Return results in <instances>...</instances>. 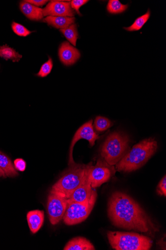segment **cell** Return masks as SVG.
<instances>
[{
  "mask_svg": "<svg viewBox=\"0 0 166 250\" xmlns=\"http://www.w3.org/2000/svg\"><path fill=\"white\" fill-rule=\"evenodd\" d=\"M68 206L67 199L51 191L47 202V211L51 224H57L65 214Z\"/></svg>",
  "mask_w": 166,
  "mask_h": 250,
  "instance_id": "obj_8",
  "label": "cell"
},
{
  "mask_svg": "<svg viewBox=\"0 0 166 250\" xmlns=\"http://www.w3.org/2000/svg\"><path fill=\"white\" fill-rule=\"evenodd\" d=\"M0 168L7 177H14L18 175L10 159L1 151H0Z\"/></svg>",
  "mask_w": 166,
  "mask_h": 250,
  "instance_id": "obj_17",
  "label": "cell"
},
{
  "mask_svg": "<svg viewBox=\"0 0 166 250\" xmlns=\"http://www.w3.org/2000/svg\"><path fill=\"white\" fill-rule=\"evenodd\" d=\"M130 140L128 136L120 131L109 135L102 145L100 153L104 161L113 166L119 162L129 150Z\"/></svg>",
  "mask_w": 166,
  "mask_h": 250,
  "instance_id": "obj_4",
  "label": "cell"
},
{
  "mask_svg": "<svg viewBox=\"0 0 166 250\" xmlns=\"http://www.w3.org/2000/svg\"><path fill=\"white\" fill-rule=\"evenodd\" d=\"M157 142L153 139H146L129 149L115 166L118 171L132 172L145 166L155 153Z\"/></svg>",
  "mask_w": 166,
  "mask_h": 250,
  "instance_id": "obj_2",
  "label": "cell"
},
{
  "mask_svg": "<svg viewBox=\"0 0 166 250\" xmlns=\"http://www.w3.org/2000/svg\"><path fill=\"white\" fill-rule=\"evenodd\" d=\"M150 16V11L148 10L145 15L136 19L131 26L128 28H124V29L130 32L138 31L143 27L149 19Z\"/></svg>",
  "mask_w": 166,
  "mask_h": 250,
  "instance_id": "obj_20",
  "label": "cell"
},
{
  "mask_svg": "<svg viewBox=\"0 0 166 250\" xmlns=\"http://www.w3.org/2000/svg\"><path fill=\"white\" fill-rule=\"evenodd\" d=\"M19 7L22 13L31 20L39 21L43 17L42 9L35 6L26 1L20 2Z\"/></svg>",
  "mask_w": 166,
  "mask_h": 250,
  "instance_id": "obj_16",
  "label": "cell"
},
{
  "mask_svg": "<svg viewBox=\"0 0 166 250\" xmlns=\"http://www.w3.org/2000/svg\"><path fill=\"white\" fill-rule=\"evenodd\" d=\"M60 31L69 42L74 46H76L77 41L79 38L77 27L76 24L71 25L65 29L60 30Z\"/></svg>",
  "mask_w": 166,
  "mask_h": 250,
  "instance_id": "obj_19",
  "label": "cell"
},
{
  "mask_svg": "<svg viewBox=\"0 0 166 250\" xmlns=\"http://www.w3.org/2000/svg\"><path fill=\"white\" fill-rule=\"evenodd\" d=\"M112 126L111 121L105 117L98 116L94 122V127L99 132L105 131Z\"/></svg>",
  "mask_w": 166,
  "mask_h": 250,
  "instance_id": "obj_22",
  "label": "cell"
},
{
  "mask_svg": "<svg viewBox=\"0 0 166 250\" xmlns=\"http://www.w3.org/2000/svg\"><path fill=\"white\" fill-rule=\"evenodd\" d=\"M59 57L61 62L65 65L74 64L80 58V52L68 42L61 43L59 49Z\"/></svg>",
  "mask_w": 166,
  "mask_h": 250,
  "instance_id": "obj_12",
  "label": "cell"
},
{
  "mask_svg": "<svg viewBox=\"0 0 166 250\" xmlns=\"http://www.w3.org/2000/svg\"><path fill=\"white\" fill-rule=\"evenodd\" d=\"M27 221L30 229L32 233H37L43 225L44 213L42 210H35L27 214Z\"/></svg>",
  "mask_w": 166,
  "mask_h": 250,
  "instance_id": "obj_13",
  "label": "cell"
},
{
  "mask_svg": "<svg viewBox=\"0 0 166 250\" xmlns=\"http://www.w3.org/2000/svg\"><path fill=\"white\" fill-rule=\"evenodd\" d=\"M26 1L37 7H42L46 3L48 2V1H46V0H28V1Z\"/></svg>",
  "mask_w": 166,
  "mask_h": 250,
  "instance_id": "obj_28",
  "label": "cell"
},
{
  "mask_svg": "<svg viewBox=\"0 0 166 250\" xmlns=\"http://www.w3.org/2000/svg\"><path fill=\"white\" fill-rule=\"evenodd\" d=\"M43 21L49 26L61 30L74 24L75 18L74 17L47 16L44 19Z\"/></svg>",
  "mask_w": 166,
  "mask_h": 250,
  "instance_id": "obj_14",
  "label": "cell"
},
{
  "mask_svg": "<svg viewBox=\"0 0 166 250\" xmlns=\"http://www.w3.org/2000/svg\"><path fill=\"white\" fill-rule=\"evenodd\" d=\"M97 193L85 203H68V206L63 217V222L68 226L82 223L86 220L91 213L95 204Z\"/></svg>",
  "mask_w": 166,
  "mask_h": 250,
  "instance_id": "obj_6",
  "label": "cell"
},
{
  "mask_svg": "<svg viewBox=\"0 0 166 250\" xmlns=\"http://www.w3.org/2000/svg\"><path fill=\"white\" fill-rule=\"evenodd\" d=\"M43 17H74V11L71 8L70 2L52 1L42 9Z\"/></svg>",
  "mask_w": 166,
  "mask_h": 250,
  "instance_id": "obj_10",
  "label": "cell"
},
{
  "mask_svg": "<svg viewBox=\"0 0 166 250\" xmlns=\"http://www.w3.org/2000/svg\"><path fill=\"white\" fill-rule=\"evenodd\" d=\"M6 177L7 176L5 172L1 168H0V177L6 178Z\"/></svg>",
  "mask_w": 166,
  "mask_h": 250,
  "instance_id": "obj_29",
  "label": "cell"
},
{
  "mask_svg": "<svg viewBox=\"0 0 166 250\" xmlns=\"http://www.w3.org/2000/svg\"><path fill=\"white\" fill-rule=\"evenodd\" d=\"M64 250H94L93 245L86 238L77 237L69 241Z\"/></svg>",
  "mask_w": 166,
  "mask_h": 250,
  "instance_id": "obj_15",
  "label": "cell"
},
{
  "mask_svg": "<svg viewBox=\"0 0 166 250\" xmlns=\"http://www.w3.org/2000/svg\"><path fill=\"white\" fill-rule=\"evenodd\" d=\"M14 167L17 170L23 171L26 169V162L21 160V159H18V160L15 161Z\"/></svg>",
  "mask_w": 166,
  "mask_h": 250,
  "instance_id": "obj_27",
  "label": "cell"
},
{
  "mask_svg": "<svg viewBox=\"0 0 166 250\" xmlns=\"http://www.w3.org/2000/svg\"><path fill=\"white\" fill-rule=\"evenodd\" d=\"M107 8L110 13L116 14L125 12L128 8V6L122 4L118 0H110Z\"/></svg>",
  "mask_w": 166,
  "mask_h": 250,
  "instance_id": "obj_21",
  "label": "cell"
},
{
  "mask_svg": "<svg viewBox=\"0 0 166 250\" xmlns=\"http://www.w3.org/2000/svg\"><path fill=\"white\" fill-rule=\"evenodd\" d=\"M157 192L160 196H166V175L161 179L159 183L157 188Z\"/></svg>",
  "mask_w": 166,
  "mask_h": 250,
  "instance_id": "obj_26",
  "label": "cell"
},
{
  "mask_svg": "<svg viewBox=\"0 0 166 250\" xmlns=\"http://www.w3.org/2000/svg\"><path fill=\"white\" fill-rule=\"evenodd\" d=\"M107 236L116 250H149L153 244L151 239L137 233L108 231Z\"/></svg>",
  "mask_w": 166,
  "mask_h": 250,
  "instance_id": "obj_5",
  "label": "cell"
},
{
  "mask_svg": "<svg viewBox=\"0 0 166 250\" xmlns=\"http://www.w3.org/2000/svg\"><path fill=\"white\" fill-rule=\"evenodd\" d=\"M99 138V135L93 129L92 120L89 121L81 126L76 132L71 142L69 155V167L76 164L74 160L73 151L74 146L77 142L82 139L86 140L89 142L90 146L92 147Z\"/></svg>",
  "mask_w": 166,
  "mask_h": 250,
  "instance_id": "obj_9",
  "label": "cell"
},
{
  "mask_svg": "<svg viewBox=\"0 0 166 250\" xmlns=\"http://www.w3.org/2000/svg\"><path fill=\"white\" fill-rule=\"evenodd\" d=\"M92 165V163L87 165L76 164L69 167L51 191L68 199L86 179Z\"/></svg>",
  "mask_w": 166,
  "mask_h": 250,
  "instance_id": "obj_3",
  "label": "cell"
},
{
  "mask_svg": "<svg viewBox=\"0 0 166 250\" xmlns=\"http://www.w3.org/2000/svg\"><path fill=\"white\" fill-rule=\"evenodd\" d=\"M0 57L6 60H11L13 62H18L22 56L8 45H4L0 47Z\"/></svg>",
  "mask_w": 166,
  "mask_h": 250,
  "instance_id": "obj_18",
  "label": "cell"
},
{
  "mask_svg": "<svg viewBox=\"0 0 166 250\" xmlns=\"http://www.w3.org/2000/svg\"><path fill=\"white\" fill-rule=\"evenodd\" d=\"M12 28L16 35L20 37H27L33 33L24 26L14 21L12 24Z\"/></svg>",
  "mask_w": 166,
  "mask_h": 250,
  "instance_id": "obj_24",
  "label": "cell"
},
{
  "mask_svg": "<svg viewBox=\"0 0 166 250\" xmlns=\"http://www.w3.org/2000/svg\"><path fill=\"white\" fill-rule=\"evenodd\" d=\"M96 193V190L92 188L88 175L83 183L67 199V202L85 203Z\"/></svg>",
  "mask_w": 166,
  "mask_h": 250,
  "instance_id": "obj_11",
  "label": "cell"
},
{
  "mask_svg": "<svg viewBox=\"0 0 166 250\" xmlns=\"http://www.w3.org/2000/svg\"><path fill=\"white\" fill-rule=\"evenodd\" d=\"M88 2L89 1H87V0H73V1H71L70 5L71 8L74 10H75L79 16H81L82 15L79 11V9Z\"/></svg>",
  "mask_w": 166,
  "mask_h": 250,
  "instance_id": "obj_25",
  "label": "cell"
},
{
  "mask_svg": "<svg viewBox=\"0 0 166 250\" xmlns=\"http://www.w3.org/2000/svg\"><path fill=\"white\" fill-rule=\"evenodd\" d=\"M115 172L113 166L99 159L96 165H92L89 172L88 179L92 188L95 189L100 187L110 180Z\"/></svg>",
  "mask_w": 166,
  "mask_h": 250,
  "instance_id": "obj_7",
  "label": "cell"
},
{
  "mask_svg": "<svg viewBox=\"0 0 166 250\" xmlns=\"http://www.w3.org/2000/svg\"><path fill=\"white\" fill-rule=\"evenodd\" d=\"M53 67V60L50 57L49 60L42 64L39 72L37 74V76L41 78H44L48 76L51 73Z\"/></svg>",
  "mask_w": 166,
  "mask_h": 250,
  "instance_id": "obj_23",
  "label": "cell"
},
{
  "mask_svg": "<svg viewBox=\"0 0 166 250\" xmlns=\"http://www.w3.org/2000/svg\"><path fill=\"white\" fill-rule=\"evenodd\" d=\"M108 207L109 217L118 228L142 233L157 231L155 225L145 211L125 193H113L109 198Z\"/></svg>",
  "mask_w": 166,
  "mask_h": 250,
  "instance_id": "obj_1",
  "label": "cell"
}]
</instances>
